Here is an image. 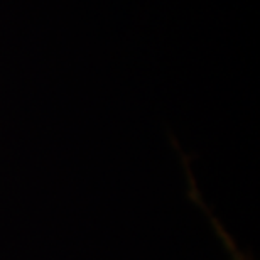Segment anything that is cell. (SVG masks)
Listing matches in <instances>:
<instances>
[{"instance_id":"1","label":"cell","mask_w":260,"mask_h":260,"mask_svg":"<svg viewBox=\"0 0 260 260\" xmlns=\"http://www.w3.org/2000/svg\"><path fill=\"white\" fill-rule=\"evenodd\" d=\"M228 248H230V252L233 253V258H235V260H247L245 257H243L242 255V253L240 252H238L237 250V248H235V245H233V243L230 242V243H228Z\"/></svg>"}]
</instances>
